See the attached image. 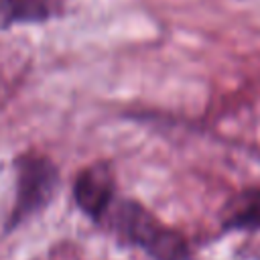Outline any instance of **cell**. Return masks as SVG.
<instances>
[{
    "label": "cell",
    "mask_w": 260,
    "mask_h": 260,
    "mask_svg": "<svg viewBox=\"0 0 260 260\" xmlns=\"http://www.w3.org/2000/svg\"><path fill=\"white\" fill-rule=\"evenodd\" d=\"M110 225L126 242L136 244L146 250L152 260H189L191 250L187 238L165 223L158 221L144 205L138 201L124 199L110 205Z\"/></svg>",
    "instance_id": "cell-1"
},
{
    "label": "cell",
    "mask_w": 260,
    "mask_h": 260,
    "mask_svg": "<svg viewBox=\"0 0 260 260\" xmlns=\"http://www.w3.org/2000/svg\"><path fill=\"white\" fill-rule=\"evenodd\" d=\"M16 199L6 221V232L20 225L24 219L41 211L53 197L59 185V171L55 162L37 152L26 150L16 160Z\"/></svg>",
    "instance_id": "cell-2"
},
{
    "label": "cell",
    "mask_w": 260,
    "mask_h": 260,
    "mask_svg": "<svg viewBox=\"0 0 260 260\" xmlns=\"http://www.w3.org/2000/svg\"><path fill=\"white\" fill-rule=\"evenodd\" d=\"M116 175L114 167L106 160L93 162L81 169L73 183V199L77 207L91 219L106 215L108 207L114 203Z\"/></svg>",
    "instance_id": "cell-3"
},
{
    "label": "cell",
    "mask_w": 260,
    "mask_h": 260,
    "mask_svg": "<svg viewBox=\"0 0 260 260\" xmlns=\"http://www.w3.org/2000/svg\"><path fill=\"white\" fill-rule=\"evenodd\" d=\"M223 230H260V187H246L234 193L219 211Z\"/></svg>",
    "instance_id": "cell-4"
},
{
    "label": "cell",
    "mask_w": 260,
    "mask_h": 260,
    "mask_svg": "<svg viewBox=\"0 0 260 260\" xmlns=\"http://www.w3.org/2000/svg\"><path fill=\"white\" fill-rule=\"evenodd\" d=\"M55 0H0V26L43 22L55 14Z\"/></svg>",
    "instance_id": "cell-5"
}]
</instances>
